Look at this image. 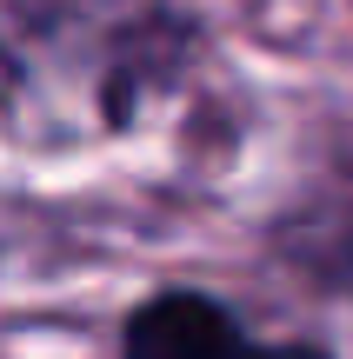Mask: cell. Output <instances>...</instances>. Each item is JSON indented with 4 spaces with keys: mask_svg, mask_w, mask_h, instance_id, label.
<instances>
[{
    "mask_svg": "<svg viewBox=\"0 0 353 359\" xmlns=\"http://www.w3.org/2000/svg\"><path fill=\"white\" fill-rule=\"evenodd\" d=\"M253 339L207 293H160L127 320V359H240Z\"/></svg>",
    "mask_w": 353,
    "mask_h": 359,
    "instance_id": "6da1fadb",
    "label": "cell"
},
{
    "mask_svg": "<svg viewBox=\"0 0 353 359\" xmlns=\"http://www.w3.org/2000/svg\"><path fill=\"white\" fill-rule=\"evenodd\" d=\"M240 359H327L320 346H247Z\"/></svg>",
    "mask_w": 353,
    "mask_h": 359,
    "instance_id": "7a4b0ae2",
    "label": "cell"
}]
</instances>
